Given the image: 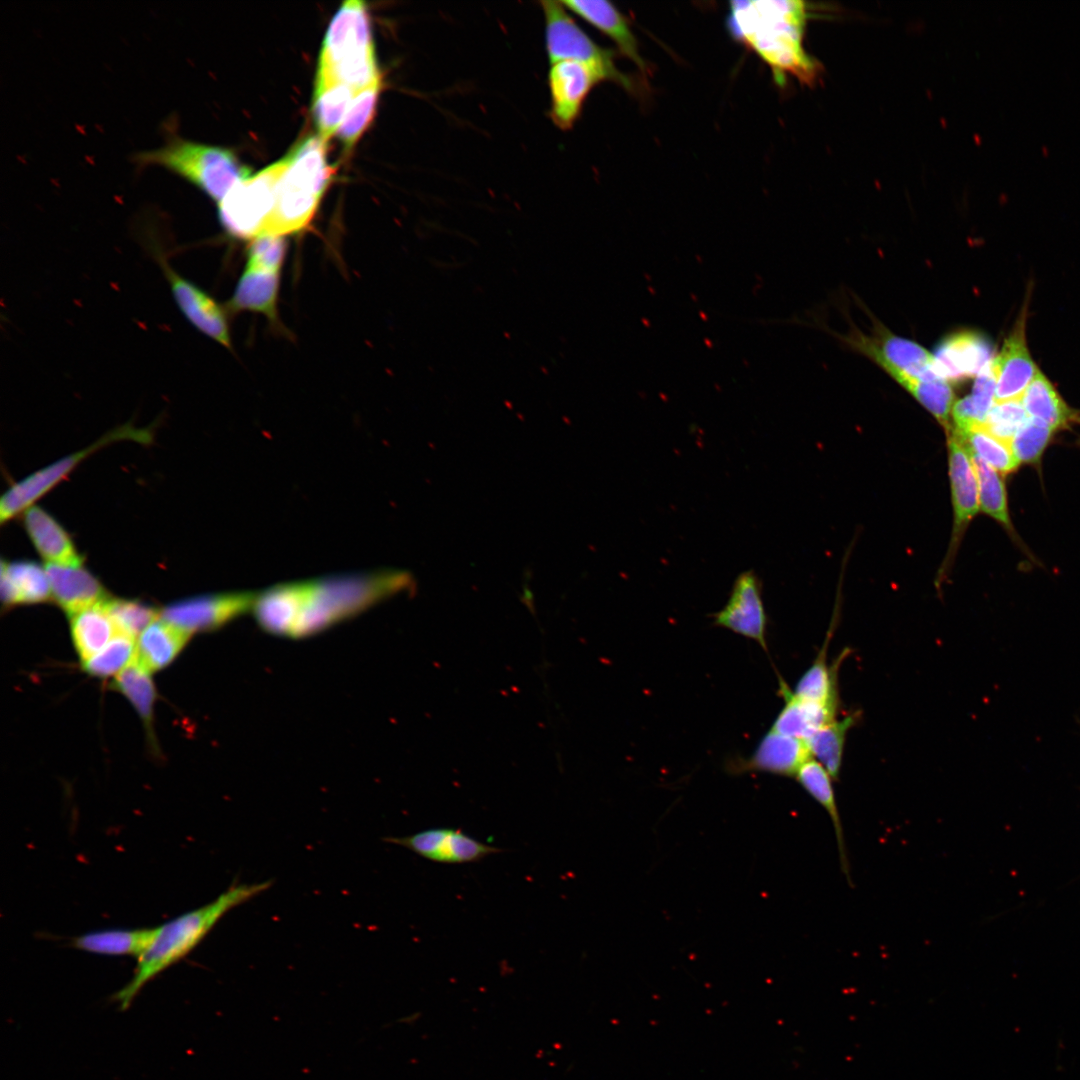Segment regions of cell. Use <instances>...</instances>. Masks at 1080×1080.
<instances>
[{
    "instance_id": "277c9868",
    "label": "cell",
    "mask_w": 1080,
    "mask_h": 1080,
    "mask_svg": "<svg viewBox=\"0 0 1080 1080\" xmlns=\"http://www.w3.org/2000/svg\"><path fill=\"white\" fill-rule=\"evenodd\" d=\"M289 165L278 182L272 211L260 236H284L303 230L312 220L333 175L326 142L310 136L288 154Z\"/></svg>"
},
{
    "instance_id": "60d3db41",
    "label": "cell",
    "mask_w": 1080,
    "mask_h": 1080,
    "mask_svg": "<svg viewBox=\"0 0 1080 1080\" xmlns=\"http://www.w3.org/2000/svg\"><path fill=\"white\" fill-rule=\"evenodd\" d=\"M135 654L134 639L117 634L102 650L82 661V669L91 676L107 678L120 673L132 661Z\"/></svg>"
},
{
    "instance_id": "4fadbf2b",
    "label": "cell",
    "mask_w": 1080,
    "mask_h": 1080,
    "mask_svg": "<svg viewBox=\"0 0 1080 1080\" xmlns=\"http://www.w3.org/2000/svg\"><path fill=\"white\" fill-rule=\"evenodd\" d=\"M384 841L407 848L430 861L450 865L477 862L503 851L455 828H431L408 836L387 837Z\"/></svg>"
},
{
    "instance_id": "ba28073f",
    "label": "cell",
    "mask_w": 1080,
    "mask_h": 1080,
    "mask_svg": "<svg viewBox=\"0 0 1080 1080\" xmlns=\"http://www.w3.org/2000/svg\"><path fill=\"white\" fill-rule=\"evenodd\" d=\"M152 438V427L137 428L132 424H125L106 433L88 447L62 457L56 462L29 474L20 481L15 482L2 495L0 499V522L3 524L15 516L21 515L23 511L34 505L38 499L62 481L79 463L97 449L119 440H133L148 444L152 441Z\"/></svg>"
},
{
    "instance_id": "5bb4252c",
    "label": "cell",
    "mask_w": 1080,
    "mask_h": 1080,
    "mask_svg": "<svg viewBox=\"0 0 1080 1080\" xmlns=\"http://www.w3.org/2000/svg\"><path fill=\"white\" fill-rule=\"evenodd\" d=\"M714 624L758 642L766 649L767 617L761 582L753 570L740 573L725 606L713 615Z\"/></svg>"
},
{
    "instance_id": "7bdbcfd3",
    "label": "cell",
    "mask_w": 1080,
    "mask_h": 1080,
    "mask_svg": "<svg viewBox=\"0 0 1080 1080\" xmlns=\"http://www.w3.org/2000/svg\"><path fill=\"white\" fill-rule=\"evenodd\" d=\"M1028 420L1021 399L995 402L989 410L983 428L1010 445L1018 430Z\"/></svg>"
},
{
    "instance_id": "d4e9b609",
    "label": "cell",
    "mask_w": 1080,
    "mask_h": 1080,
    "mask_svg": "<svg viewBox=\"0 0 1080 1080\" xmlns=\"http://www.w3.org/2000/svg\"><path fill=\"white\" fill-rule=\"evenodd\" d=\"M279 287L280 273L245 267L225 308L228 314L243 311L261 313L272 324L279 325L277 312Z\"/></svg>"
},
{
    "instance_id": "603a6c76",
    "label": "cell",
    "mask_w": 1080,
    "mask_h": 1080,
    "mask_svg": "<svg viewBox=\"0 0 1080 1080\" xmlns=\"http://www.w3.org/2000/svg\"><path fill=\"white\" fill-rule=\"evenodd\" d=\"M780 692L785 705L771 728L778 733L806 741L820 728L836 719L838 706L799 698L782 680Z\"/></svg>"
},
{
    "instance_id": "e575fe53",
    "label": "cell",
    "mask_w": 1080,
    "mask_h": 1080,
    "mask_svg": "<svg viewBox=\"0 0 1080 1080\" xmlns=\"http://www.w3.org/2000/svg\"><path fill=\"white\" fill-rule=\"evenodd\" d=\"M830 634L831 631L814 662L798 680L793 693L805 700L838 706L837 672L841 661L831 667L827 664Z\"/></svg>"
},
{
    "instance_id": "b9f144b4",
    "label": "cell",
    "mask_w": 1080,
    "mask_h": 1080,
    "mask_svg": "<svg viewBox=\"0 0 1080 1080\" xmlns=\"http://www.w3.org/2000/svg\"><path fill=\"white\" fill-rule=\"evenodd\" d=\"M1053 433L1054 430L1044 423L1028 418L1010 443L1017 461L1020 464L1037 463L1049 444Z\"/></svg>"
},
{
    "instance_id": "7a4b0ae2",
    "label": "cell",
    "mask_w": 1080,
    "mask_h": 1080,
    "mask_svg": "<svg viewBox=\"0 0 1080 1080\" xmlns=\"http://www.w3.org/2000/svg\"><path fill=\"white\" fill-rule=\"evenodd\" d=\"M271 885L270 880L233 884L213 901L156 927L153 940L138 957L132 978L113 996L119 1007L127 1009L149 981L194 950L224 915Z\"/></svg>"
},
{
    "instance_id": "8992f818",
    "label": "cell",
    "mask_w": 1080,
    "mask_h": 1080,
    "mask_svg": "<svg viewBox=\"0 0 1080 1080\" xmlns=\"http://www.w3.org/2000/svg\"><path fill=\"white\" fill-rule=\"evenodd\" d=\"M140 166H160L180 176L219 203L239 182L250 177L229 149L170 135L159 148L135 154Z\"/></svg>"
},
{
    "instance_id": "cb8c5ba5",
    "label": "cell",
    "mask_w": 1080,
    "mask_h": 1080,
    "mask_svg": "<svg viewBox=\"0 0 1080 1080\" xmlns=\"http://www.w3.org/2000/svg\"><path fill=\"white\" fill-rule=\"evenodd\" d=\"M302 582L279 584L255 595L252 605L258 623L275 634L292 636L301 606Z\"/></svg>"
},
{
    "instance_id": "1f68e13d",
    "label": "cell",
    "mask_w": 1080,
    "mask_h": 1080,
    "mask_svg": "<svg viewBox=\"0 0 1080 1080\" xmlns=\"http://www.w3.org/2000/svg\"><path fill=\"white\" fill-rule=\"evenodd\" d=\"M103 602L69 616L72 642L81 662L102 650L118 634Z\"/></svg>"
},
{
    "instance_id": "d6986e66",
    "label": "cell",
    "mask_w": 1080,
    "mask_h": 1080,
    "mask_svg": "<svg viewBox=\"0 0 1080 1080\" xmlns=\"http://www.w3.org/2000/svg\"><path fill=\"white\" fill-rule=\"evenodd\" d=\"M21 517L28 537L46 564H83L71 536L50 513L34 504Z\"/></svg>"
},
{
    "instance_id": "74e56055",
    "label": "cell",
    "mask_w": 1080,
    "mask_h": 1080,
    "mask_svg": "<svg viewBox=\"0 0 1080 1080\" xmlns=\"http://www.w3.org/2000/svg\"><path fill=\"white\" fill-rule=\"evenodd\" d=\"M103 605L117 633L133 639L160 618V610L140 600L109 597Z\"/></svg>"
},
{
    "instance_id": "44dd1931",
    "label": "cell",
    "mask_w": 1080,
    "mask_h": 1080,
    "mask_svg": "<svg viewBox=\"0 0 1080 1080\" xmlns=\"http://www.w3.org/2000/svg\"><path fill=\"white\" fill-rule=\"evenodd\" d=\"M948 447L955 529H960L979 510L978 481L971 454L956 430L951 433Z\"/></svg>"
},
{
    "instance_id": "52a82bcc",
    "label": "cell",
    "mask_w": 1080,
    "mask_h": 1080,
    "mask_svg": "<svg viewBox=\"0 0 1080 1080\" xmlns=\"http://www.w3.org/2000/svg\"><path fill=\"white\" fill-rule=\"evenodd\" d=\"M289 161L287 155L239 182L218 203V218L228 235L250 240L260 236Z\"/></svg>"
},
{
    "instance_id": "3957f363",
    "label": "cell",
    "mask_w": 1080,
    "mask_h": 1080,
    "mask_svg": "<svg viewBox=\"0 0 1080 1080\" xmlns=\"http://www.w3.org/2000/svg\"><path fill=\"white\" fill-rule=\"evenodd\" d=\"M400 570L330 576L302 581V601L292 637L319 632L410 585Z\"/></svg>"
},
{
    "instance_id": "2e32d148",
    "label": "cell",
    "mask_w": 1080,
    "mask_h": 1080,
    "mask_svg": "<svg viewBox=\"0 0 1080 1080\" xmlns=\"http://www.w3.org/2000/svg\"><path fill=\"white\" fill-rule=\"evenodd\" d=\"M1024 322L1023 314L1000 354L992 360L996 379L994 402L1021 399L1038 370L1026 346Z\"/></svg>"
},
{
    "instance_id": "484cf974",
    "label": "cell",
    "mask_w": 1080,
    "mask_h": 1080,
    "mask_svg": "<svg viewBox=\"0 0 1080 1080\" xmlns=\"http://www.w3.org/2000/svg\"><path fill=\"white\" fill-rule=\"evenodd\" d=\"M811 754L806 741L770 730L744 766L781 776H795Z\"/></svg>"
},
{
    "instance_id": "f35d334b",
    "label": "cell",
    "mask_w": 1080,
    "mask_h": 1080,
    "mask_svg": "<svg viewBox=\"0 0 1080 1080\" xmlns=\"http://www.w3.org/2000/svg\"><path fill=\"white\" fill-rule=\"evenodd\" d=\"M382 78L356 92L352 104L337 131V135L347 149L352 148L372 120Z\"/></svg>"
},
{
    "instance_id": "9c48e42d",
    "label": "cell",
    "mask_w": 1080,
    "mask_h": 1080,
    "mask_svg": "<svg viewBox=\"0 0 1080 1080\" xmlns=\"http://www.w3.org/2000/svg\"><path fill=\"white\" fill-rule=\"evenodd\" d=\"M545 21V44L551 63L573 60L598 69L607 81H613L627 90L633 89L631 80L616 66L614 53L596 44L575 22L561 1H542Z\"/></svg>"
},
{
    "instance_id": "8d00e7d4",
    "label": "cell",
    "mask_w": 1080,
    "mask_h": 1080,
    "mask_svg": "<svg viewBox=\"0 0 1080 1080\" xmlns=\"http://www.w3.org/2000/svg\"><path fill=\"white\" fill-rule=\"evenodd\" d=\"M957 432L971 454L982 459L999 473H1010L1019 466L1020 463L1015 458L1011 446L990 434L982 424L964 432Z\"/></svg>"
},
{
    "instance_id": "9a60e30c",
    "label": "cell",
    "mask_w": 1080,
    "mask_h": 1080,
    "mask_svg": "<svg viewBox=\"0 0 1080 1080\" xmlns=\"http://www.w3.org/2000/svg\"><path fill=\"white\" fill-rule=\"evenodd\" d=\"M855 344L891 376L943 380L934 356L915 342L886 333L876 340L860 337Z\"/></svg>"
},
{
    "instance_id": "83f0119b",
    "label": "cell",
    "mask_w": 1080,
    "mask_h": 1080,
    "mask_svg": "<svg viewBox=\"0 0 1080 1080\" xmlns=\"http://www.w3.org/2000/svg\"><path fill=\"white\" fill-rule=\"evenodd\" d=\"M191 634L158 618L138 637L136 658L151 673L171 664L189 641Z\"/></svg>"
},
{
    "instance_id": "7c38bea8",
    "label": "cell",
    "mask_w": 1080,
    "mask_h": 1080,
    "mask_svg": "<svg viewBox=\"0 0 1080 1080\" xmlns=\"http://www.w3.org/2000/svg\"><path fill=\"white\" fill-rule=\"evenodd\" d=\"M602 81H607L605 76L588 64L573 60L551 63L548 86L553 123L561 130L572 128L590 91Z\"/></svg>"
},
{
    "instance_id": "7402d4cb",
    "label": "cell",
    "mask_w": 1080,
    "mask_h": 1080,
    "mask_svg": "<svg viewBox=\"0 0 1080 1080\" xmlns=\"http://www.w3.org/2000/svg\"><path fill=\"white\" fill-rule=\"evenodd\" d=\"M0 594L4 608L52 599L45 566L32 560L1 561Z\"/></svg>"
},
{
    "instance_id": "6da1fadb",
    "label": "cell",
    "mask_w": 1080,
    "mask_h": 1080,
    "mask_svg": "<svg viewBox=\"0 0 1080 1080\" xmlns=\"http://www.w3.org/2000/svg\"><path fill=\"white\" fill-rule=\"evenodd\" d=\"M731 18L737 34L773 70L777 80L791 74L812 84L820 65L803 47L808 18L803 1H733Z\"/></svg>"
},
{
    "instance_id": "f1b7e54d",
    "label": "cell",
    "mask_w": 1080,
    "mask_h": 1080,
    "mask_svg": "<svg viewBox=\"0 0 1080 1080\" xmlns=\"http://www.w3.org/2000/svg\"><path fill=\"white\" fill-rule=\"evenodd\" d=\"M156 934V928L104 929L74 937L71 945L81 951L110 955L136 956L147 949Z\"/></svg>"
},
{
    "instance_id": "f546056e",
    "label": "cell",
    "mask_w": 1080,
    "mask_h": 1080,
    "mask_svg": "<svg viewBox=\"0 0 1080 1080\" xmlns=\"http://www.w3.org/2000/svg\"><path fill=\"white\" fill-rule=\"evenodd\" d=\"M1021 403L1030 418L1054 431L1066 427L1078 417L1039 370L1022 395Z\"/></svg>"
},
{
    "instance_id": "ac0fdd59",
    "label": "cell",
    "mask_w": 1080,
    "mask_h": 1080,
    "mask_svg": "<svg viewBox=\"0 0 1080 1080\" xmlns=\"http://www.w3.org/2000/svg\"><path fill=\"white\" fill-rule=\"evenodd\" d=\"M993 349L983 336L970 331L946 338L934 356L938 373L945 381H958L978 375L992 362Z\"/></svg>"
},
{
    "instance_id": "d6a6232c",
    "label": "cell",
    "mask_w": 1080,
    "mask_h": 1080,
    "mask_svg": "<svg viewBox=\"0 0 1080 1080\" xmlns=\"http://www.w3.org/2000/svg\"><path fill=\"white\" fill-rule=\"evenodd\" d=\"M113 687L123 694L133 705L143 721L148 737L153 736V714L156 689L151 672L136 658L115 676Z\"/></svg>"
},
{
    "instance_id": "4dcf8cb0",
    "label": "cell",
    "mask_w": 1080,
    "mask_h": 1080,
    "mask_svg": "<svg viewBox=\"0 0 1080 1080\" xmlns=\"http://www.w3.org/2000/svg\"><path fill=\"white\" fill-rule=\"evenodd\" d=\"M356 90L350 86L316 79L313 118L318 136L327 142L341 126L355 97Z\"/></svg>"
},
{
    "instance_id": "ab89813d",
    "label": "cell",
    "mask_w": 1080,
    "mask_h": 1080,
    "mask_svg": "<svg viewBox=\"0 0 1080 1080\" xmlns=\"http://www.w3.org/2000/svg\"><path fill=\"white\" fill-rule=\"evenodd\" d=\"M941 423L947 424L953 408V391L945 380H919L905 375L892 376Z\"/></svg>"
},
{
    "instance_id": "ee69618b",
    "label": "cell",
    "mask_w": 1080,
    "mask_h": 1080,
    "mask_svg": "<svg viewBox=\"0 0 1080 1080\" xmlns=\"http://www.w3.org/2000/svg\"><path fill=\"white\" fill-rule=\"evenodd\" d=\"M287 253L284 236L263 235L251 239L247 247L246 268L280 273Z\"/></svg>"
},
{
    "instance_id": "ffe728a7",
    "label": "cell",
    "mask_w": 1080,
    "mask_h": 1080,
    "mask_svg": "<svg viewBox=\"0 0 1080 1080\" xmlns=\"http://www.w3.org/2000/svg\"><path fill=\"white\" fill-rule=\"evenodd\" d=\"M568 11L581 17L583 20L606 34L612 39L618 49L628 57L635 65L647 73L648 66L643 60L636 37L634 36L626 18L615 6L603 0H570L561 1Z\"/></svg>"
},
{
    "instance_id": "5b68a950",
    "label": "cell",
    "mask_w": 1080,
    "mask_h": 1080,
    "mask_svg": "<svg viewBox=\"0 0 1080 1080\" xmlns=\"http://www.w3.org/2000/svg\"><path fill=\"white\" fill-rule=\"evenodd\" d=\"M380 78L366 5L346 1L326 32L316 79L340 82L359 91Z\"/></svg>"
},
{
    "instance_id": "e0dca14e",
    "label": "cell",
    "mask_w": 1080,
    "mask_h": 1080,
    "mask_svg": "<svg viewBox=\"0 0 1080 1080\" xmlns=\"http://www.w3.org/2000/svg\"><path fill=\"white\" fill-rule=\"evenodd\" d=\"M52 600L73 615L109 598L99 579L81 565L45 564Z\"/></svg>"
},
{
    "instance_id": "836d02e7",
    "label": "cell",
    "mask_w": 1080,
    "mask_h": 1080,
    "mask_svg": "<svg viewBox=\"0 0 1080 1080\" xmlns=\"http://www.w3.org/2000/svg\"><path fill=\"white\" fill-rule=\"evenodd\" d=\"M858 720V712L842 719H835L816 731L806 743L811 757L817 760L831 775L838 779L848 731Z\"/></svg>"
},
{
    "instance_id": "d590c367",
    "label": "cell",
    "mask_w": 1080,
    "mask_h": 1080,
    "mask_svg": "<svg viewBox=\"0 0 1080 1080\" xmlns=\"http://www.w3.org/2000/svg\"><path fill=\"white\" fill-rule=\"evenodd\" d=\"M971 458L977 476L979 505L982 511L1012 533L1006 489L999 472L976 455L971 454Z\"/></svg>"
},
{
    "instance_id": "30bf717a",
    "label": "cell",
    "mask_w": 1080,
    "mask_h": 1080,
    "mask_svg": "<svg viewBox=\"0 0 1080 1080\" xmlns=\"http://www.w3.org/2000/svg\"><path fill=\"white\" fill-rule=\"evenodd\" d=\"M255 595L228 592L192 596L166 605L160 618L191 635L212 631L252 608Z\"/></svg>"
},
{
    "instance_id": "8fae6325",
    "label": "cell",
    "mask_w": 1080,
    "mask_h": 1080,
    "mask_svg": "<svg viewBox=\"0 0 1080 1080\" xmlns=\"http://www.w3.org/2000/svg\"><path fill=\"white\" fill-rule=\"evenodd\" d=\"M154 255L168 281L172 296L186 320L198 331L231 350L228 312L225 306L177 273L163 257L158 248Z\"/></svg>"
},
{
    "instance_id": "4316f807",
    "label": "cell",
    "mask_w": 1080,
    "mask_h": 1080,
    "mask_svg": "<svg viewBox=\"0 0 1080 1080\" xmlns=\"http://www.w3.org/2000/svg\"><path fill=\"white\" fill-rule=\"evenodd\" d=\"M795 777L802 788L828 813L835 832L841 870L850 882V864L845 845L841 817L832 784L833 778L828 771L812 757L799 768Z\"/></svg>"
}]
</instances>
